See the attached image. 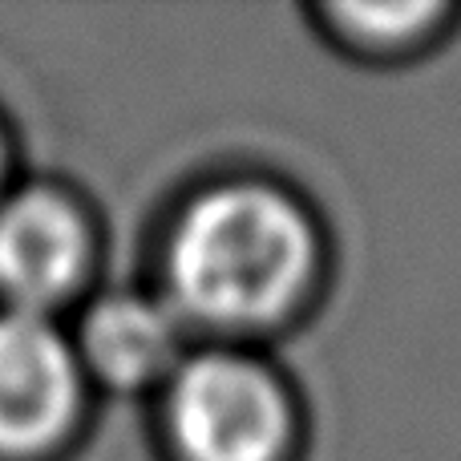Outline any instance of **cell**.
<instances>
[{
    "instance_id": "6da1fadb",
    "label": "cell",
    "mask_w": 461,
    "mask_h": 461,
    "mask_svg": "<svg viewBox=\"0 0 461 461\" xmlns=\"http://www.w3.org/2000/svg\"><path fill=\"white\" fill-rule=\"evenodd\" d=\"M312 267L303 215L276 191L227 186L186 211L170 243V284L207 324H263L300 295Z\"/></svg>"
},
{
    "instance_id": "7a4b0ae2",
    "label": "cell",
    "mask_w": 461,
    "mask_h": 461,
    "mask_svg": "<svg viewBox=\"0 0 461 461\" xmlns=\"http://www.w3.org/2000/svg\"><path fill=\"white\" fill-rule=\"evenodd\" d=\"M170 425L191 461H276L287 413L263 368L239 357H203L175 381Z\"/></svg>"
},
{
    "instance_id": "3957f363",
    "label": "cell",
    "mask_w": 461,
    "mask_h": 461,
    "mask_svg": "<svg viewBox=\"0 0 461 461\" xmlns=\"http://www.w3.org/2000/svg\"><path fill=\"white\" fill-rule=\"evenodd\" d=\"M77 409L69 344L37 312L0 316V454H37L65 433Z\"/></svg>"
},
{
    "instance_id": "277c9868",
    "label": "cell",
    "mask_w": 461,
    "mask_h": 461,
    "mask_svg": "<svg viewBox=\"0 0 461 461\" xmlns=\"http://www.w3.org/2000/svg\"><path fill=\"white\" fill-rule=\"evenodd\" d=\"M86 271V227L53 191H24L0 207V292L13 312H45Z\"/></svg>"
},
{
    "instance_id": "5b68a950",
    "label": "cell",
    "mask_w": 461,
    "mask_h": 461,
    "mask_svg": "<svg viewBox=\"0 0 461 461\" xmlns=\"http://www.w3.org/2000/svg\"><path fill=\"white\" fill-rule=\"evenodd\" d=\"M175 344V320L146 300H110L89 320V357L118 384H142L167 373Z\"/></svg>"
},
{
    "instance_id": "8992f818",
    "label": "cell",
    "mask_w": 461,
    "mask_h": 461,
    "mask_svg": "<svg viewBox=\"0 0 461 461\" xmlns=\"http://www.w3.org/2000/svg\"><path fill=\"white\" fill-rule=\"evenodd\" d=\"M344 16L373 32H384V24H393V32H401V29H413L425 16H433V8L429 5H381V8H344Z\"/></svg>"
}]
</instances>
